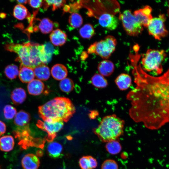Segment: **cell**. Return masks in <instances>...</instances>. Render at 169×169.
I'll list each match as a JSON object with an SVG mask.
<instances>
[{
  "label": "cell",
  "instance_id": "83f0119b",
  "mask_svg": "<svg viewBox=\"0 0 169 169\" xmlns=\"http://www.w3.org/2000/svg\"><path fill=\"white\" fill-rule=\"evenodd\" d=\"M83 19L80 14L77 13L71 14L69 17V22L70 25L73 28L80 27L83 23Z\"/></svg>",
  "mask_w": 169,
  "mask_h": 169
},
{
  "label": "cell",
  "instance_id": "9c48e42d",
  "mask_svg": "<svg viewBox=\"0 0 169 169\" xmlns=\"http://www.w3.org/2000/svg\"><path fill=\"white\" fill-rule=\"evenodd\" d=\"M152 11L151 8L146 5L142 8L135 11L133 13L143 27L147 28L153 18Z\"/></svg>",
  "mask_w": 169,
  "mask_h": 169
},
{
  "label": "cell",
  "instance_id": "e575fe53",
  "mask_svg": "<svg viewBox=\"0 0 169 169\" xmlns=\"http://www.w3.org/2000/svg\"><path fill=\"white\" fill-rule=\"evenodd\" d=\"M79 164L82 169H91L88 156H83L79 161Z\"/></svg>",
  "mask_w": 169,
  "mask_h": 169
},
{
  "label": "cell",
  "instance_id": "3957f363",
  "mask_svg": "<svg viewBox=\"0 0 169 169\" xmlns=\"http://www.w3.org/2000/svg\"><path fill=\"white\" fill-rule=\"evenodd\" d=\"M125 122L115 114L106 115L101 120L94 132L103 142L117 140L123 133Z\"/></svg>",
  "mask_w": 169,
  "mask_h": 169
},
{
  "label": "cell",
  "instance_id": "4fadbf2b",
  "mask_svg": "<svg viewBox=\"0 0 169 169\" xmlns=\"http://www.w3.org/2000/svg\"><path fill=\"white\" fill-rule=\"evenodd\" d=\"M115 69L114 64L108 59H104L98 64V69L100 74L104 76H108L113 72Z\"/></svg>",
  "mask_w": 169,
  "mask_h": 169
},
{
  "label": "cell",
  "instance_id": "e0dca14e",
  "mask_svg": "<svg viewBox=\"0 0 169 169\" xmlns=\"http://www.w3.org/2000/svg\"><path fill=\"white\" fill-rule=\"evenodd\" d=\"M31 120L29 113L23 110H21L16 113L14 119V124L21 127L28 126Z\"/></svg>",
  "mask_w": 169,
  "mask_h": 169
},
{
  "label": "cell",
  "instance_id": "f1b7e54d",
  "mask_svg": "<svg viewBox=\"0 0 169 169\" xmlns=\"http://www.w3.org/2000/svg\"><path fill=\"white\" fill-rule=\"evenodd\" d=\"M60 90L63 92L68 93L71 91L74 88L73 80L69 78H65L62 80L59 84Z\"/></svg>",
  "mask_w": 169,
  "mask_h": 169
},
{
  "label": "cell",
  "instance_id": "484cf974",
  "mask_svg": "<svg viewBox=\"0 0 169 169\" xmlns=\"http://www.w3.org/2000/svg\"><path fill=\"white\" fill-rule=\"evenodd\" d=\"M105 148L108 153L112 155H116L120 152L122 147L119 141L117 140L107 142Z\"/></svg>",
  "mask_w": 169,
  "mask_h": 169
},
{
  "label": "cell",
  "instance_id": "d6a6232c",
  "mask_svg": "<svg viewBox=\"0 0 169 169\" xmlns=\"http://www.w3.org/2000/svg\"><path fill=\"white\" fill-rule=\"evenodd\" d=\"M46 5L44 8H47L49 6H52V10L54 11L62 6L65 3L64 0H45L44 1Z\"/></svg>",
  "mask_w": 169,
  "mask_h": 169
},
{
  "label": "cell",
  "instance_id": "74e56055",
  "mask_svg": "<svg viewBox=\"0 0 169 169\" xmlns=\"http://www.w3.org/2000/svg\"><path fill=\"white\" fill-rule=\"evenodd\" d=\"M6 130V127L5 124L0 120V136L5 132Z\"/></svg>",
  "mask_w": 169,
  "mask_h": 169
},
{
  "label": "cell",
  "instance_id": "4dcf8cb0",
  "mask_svg": "<svg viewBox=\"0 0 169 169\" xmlns=\"http://www.w3.org/2000/svg\"><path fill=\"white\" fill-rule=\"evenodd\" d=\"M4 115L7 119H11L16 115L17 110L15 108L10 105H6L3 109Z\"/></svg>",
  "mask_w": 169,
  "mask_h": 169
},
{
  "label": "cell",
  "instance_id": "2e32d148",
  "mask_svg": "<svg viewBox=\"0 0 169 169\" xmlns=\"http://www.w3.org/2000/svg\"><path fill=\"white\" fill-rule=\"evenodd\" d=\"M115 82L120 90H125L128 89L131 86L132 79L128 74L122 73L117 77L115 79Z\"/></svg>",
  "mask_w": 169,
  "mask_h": 169
},
{
  "label": "cell",
  "instance_id": "8992f818",
  "mask_svg": "<svg viewBox=\"0 0 169 169\" xmlns=\"http://www.w3.org/2000/svg\"><path fill=\"white\" fill-rule=\"evenodd\" d=\"M119 18L120 20L124 29L128 35L136 36L140 34L143 27L130 10H126L120 13Z\"/></svg>",
  "mask_w": 169,
  "mask_h": 169
},
{
  "label": "cell",
  "instance_id": "ffe728a7",
  "mask_svg": "<svg viewBox=\"0 0 169 169\" xmlns=\"http://www.w3.org/2000/svg\"><path fill=\"white\" fill-rule=\"evenodd\" d=\"M26 94L25 90L21 88H16L12 92L11 98L13 103L15 105L22 104L25 100Z\"/></svg>",
  "mask_w": 169,
  "mask_h": 169
},
{
  "label": "cell",
  "instance_id": "d6986e66",
  "mask_svg": "<svg viewBox=\"0 0 169 169\" xmlns=\"http://www.w3.org/2000/svg\"><path fill=\"white\" fill-rule=\"evenodd\" d=\"M35 76L39 79L45 81L48 80L50 76L49 68L44 64H41L33 69Z\"/></svg>",
  "mask_w": 169,
  "mask_h": 169
},
{
  "label": "cell",
  "instance_id": "5bb4252c",
  "mask_svg": "<svg viewBox=\"0 0 169 169\" xmlns=\"http://www.w3.org/2000/svg\"><path fill=\"white\" fill-rule=\"evenodd\" d=\"M18 75L20 80L24 83H29L35 77L33 69L21 64Z\"/></svg>",
  "mask_w": 169,
  "mask_h": 169
},
{
  "label": "cell",
  "instance_id": "6da1fadb",
  "mask_svg": "<svg viewBox=\"0 0 169 169\" xmlns=\"http://www.w3.org/2000/svg\"><path fill=\"white\" fill-rule=\"evenodd\" d=\"M133 71L136 86L126 96L131 106V118L149 129H159L169 123V68L154 76L140 67Z\"/></svg>",
  "mask_w": 169,
  "mask_h": 169
},
{
  "label": "cell",
  "instance_id": "ac0fdd59",
  "mask_svg": "<svg viewBox=\"0 0 169 169\" xmlns=\"http://www.w3.org/2000/svg\"><path fill=\"white\" fill-rule=\"evenodd\" d=\"M53 77L57 80H61L67 76L68 71L66 67L61 64H57L54 65L51 69Z\"/></svg>",
  "mask_w": 169,
  "mask_h": 169
},
{
  "label": "cell",
  "instance_id": "ba28073f",
  "mask_svg": "<svg viewBox=\"0 0 169 169\" xmlns=\"http://www.w3.org/2000/svg\"><path fill=\"white\" fill-rule=\"evenodd\" d=\"M36 125L38 128L47 133V140L51 142L55 137L56 133L62 128L64 123L62 121L52 122L38 120Z\"/></svg>",
  "mask_w": 169,
  "mask_h": 169
},
{
  "label": "cell",
  "instance_id": "d590c367",
  "mask_svg": "<svg viewBox=\"0 0 169 169\" xmlns=\"http://www.w3.org/2000/svg\"><path fill=\"white\" fill-rule=\"evenodd\" d=\"M43 1L39 0H29L28 2L30 5L34 8H40L43 3Z\"/></svg>",
  "mask_w": 169,
  "mask_h": 169
},
{
  "label": "cell",
  "instance_id": "d4e9b609",
  "mask_svg": "<svg viewBox=\"0 0 169 169\" xmlns=\"http://www.w3.org/2000/svg\"><path fill=\"white\" fill-rule=\"evenodd\" d=\"M91 82L93 85L98 88H105L108 85V82L106 79L100 74H95L92 77Z\"/></svg>",
  "mask_w": 169,
  "mask_h": 169
},
{
  "label": "cell",
  "instance_id": "5b68a950",
  "mask_svg": "<svg viewBox=\"0 0 169 169\" xmlns=\"http://www.w3.org/2000/svg\"><path fill=\"white\" fill-rule=\"evenodd\" d=\"M117 44L115 37L108 35L104 39L90 45L88 49V53H94L103 59H107L115 50Z\"/></svg>",
  "mask_w": 169,
  "mask_h": 169
},
{
  "label": "cell",
  "instance_id": "4316f807",
  "mask_svg": "<svg viewBox=\"0 0 169 169\" xmlns=\"http://www.w3.org/2000/svg\"><path fill=\"white\" fill-rule=\"evenodd\" d=\"M81 37L84 38H90L95 34V30L93 26L88 23L84 25L79 30Z\"/></svg>",
  "mask_w": 169,
  "mask_h": 169
},
{
  "label": "cell",
  "instance_id": "8d00e7d4",
  "mask_svg": "<svg viewBox=\"0 0 169 169\" xmlns=\"http://www.w3.org/2000/svg\"><path fill=\"white\" fill-rule=\"evenodd\" d=\"M90 162V167L91 169L95 168L97 166V162L96 160L91 156H88Z\"/></svg>",
  "mask_w": 169,
  "mask_h": 169
},
{
  "label": "cell",
  "instance_id": "836d02e7",
  "mask_svg": "<svg viewBox=\"0 0 169 169\" xmlns=\"http://www.w3.org/2000/svg\"><path fill=\"white\" fill-rule=\"evenodd\" d=\"M116 162L112 159H107L104 161L102 164L101 169H118Z\"/></svg>",
  "mask_w": 169,
  "mask_h": 169
},
{
  "label": "cell",
  "instance_id": "8fae6325",
  "mask_svg": "<svg viewBox=\"0 0 169 169\" xmlns=\"http://www.w3.org/2000/svg\"><path fill=\"white\" fill-rule=\"evenodd\" d=\"M21 164L24 169H38L40 165V161L36 156L29 153L23 157Z\"/></svg>",
  "mask_w": 169,
  "mask_h": 169
},
{
  "label": "cell",
  "instance_id": "277c9868",
  "mask_svg": "<svg viewBox=\"0 0 169 169\" xmlns=\"http://www.w3.org/2000/svg\"><path fill=\"white\" fill-rule=\"evenodd\" d=\"M166 56L164 50L148 49L141 60L143 69L147 72H152L156 75L161 74L163 71L162 64Z\"/></svg>",
  "mask_w": 169,
  "mask_h": 169
},
{
  "label": "cell",
  "instance_id": "9a60e30c",
  "mask_svg": "<svg viewBox=\"0 0 169 169\" xmlns=\"http://www.w3.org/2000/svg\"><path fill=\"white\" fill-rule=\"evenodd\" d=\"M44 88L43 83L38 79H34L30 82L28 85V93L32 95H37L43 93Z\"/></svg>",
  "mask_w": 169,
  "mask_h": 169
},
{
  "label": "cell",
  "instance_id": "f35d334b",
  "mask_svg": "<svg viewBox=\"0 0 169 169\" xmlns=\"http://www.w3.org/2000/svg\"><path fill=\"white\" fill-rule=\"evenodd\" d=\"M17 1L19 4H26L28 2V1L26 0H17Z\"/></svg>",
  "mask_w": 169,
  "mask_h": 169
},
{
  "label": "cell",
  "instance_id": "ab89813d",
  "mask_svg": "<svg viewBox=\"0 0 169 169\" xmlns=\"http://www.w3.org/2000/svg\"></svg>",
  "mask_w": 169,
  "mask_h": 169
},
{
  "label": "cell",
  "instance_id": "cb8c5ba5",
  "mask_svg": "<svg viewBox=\"0 0 169 169\" xmlns=\"http://www.w3.org/2000/svg\"><path fill=\"white\" fill-rule=\"evenodd\" d=\"M38 26L41 33L47 34L53 31L54 24L53 21L49 18H44L40 20Z\"/></svg>",
  "mask_w": 169,
  "mask_h": 169
},
{
  "label": "cell",
  "instance_id": "603a6c76",
  "mask_svg": "<svg viewBox=\"0 0 169 169\" xmlns=\"http://www.w3.org/2000/svg\"><path fill=\"white\" fill-rule=\"evenodd\" d=\"M13 15L16 18L19 20H23L30 17V13L26 7L23 5L19 4L15 6Z\"/></svg>",
  "mask_w": 169,
  "mask_h": 169
},
{
  "label": "cell",
  "instance_id": "7c38bea8",
  "mask_svg": "<svg viewBox=\"0 0 169 169\" xmlns=\"http://www.w3.org/2000/svg\"><path fill=\"white\" fill-rule=\"evenodd\" d=\"M50 41L55 46H61L64 45L67 40V35L63 31L59 29L54 30L50 35Z\"/></svg>",
  "mask_w": 169,
  "mask_h": 169
},
{
  "label": "cell",
  "instance_id": "7402d4cb",
  "mask_svg": "<svg viewBox=\"0 0 169 169\" xmlns=\"http://www.w3.org/2000/svg\"><path fill=\"white\" fill-rule=\"evenodd\" d=\"M14 145V140L11 136L6 135L0 138V149L2 151L5 152L11 151Z\"/></svg>",
  "mask_w": 169,
  "mask_h": 169
},
{
  "label": "cell",
  "instance_id": "7a4b0ae2",
  "mask_svg": "<svg viewBox=\"0 0 169 169\" xmlns=\"http://www.w3.org/2000/svg\"><path fill=\"white\" fill-rule=\"evenodd\" d=\"M75 112L70 100L64 97H57L38 107L39 116L48 122L68 121Z\"/></svg>",
  "mask_w": 169,
  "mask_h": 169
},
{
  "label": "cell",
  "instance_id": "52a82bcc",
  "mask_svg": "<svg viewBox=\"0 0 169 169\" xmlns=\"http://www.w3.org/2000/svg\"><path fill=\"white\" fill-rule=\"evenodd\" d=\"M166 19V17L163 14L153 18L147 27L149 34L159 40L166 37L168 33L165 24Z\"/></svg>",
  "mask_w": 169,
  "mask_h": 169
},
{
  "label": "cell",
  "instance_id": "30bf717a",
  "mask_svg": "<svg viewBox=\"0 0 169 169\" xmlns=\"http://www.w3.org/2000/svg\"><path fill=\"white\" fill-rule=\"evenodd\" d=\"M98 21L101 26L110 30H115L119 23L118 19L116 17L107 13L101 14L98 18Z\"/></svg>",
  "mask_w": 169,
  "mask_h": 169
},
{
  "label": "cell",
  "instance_id": "44dd1931",
  "mask_svg": "<svg viewBox=\"0 0 169 169\" xmlns=\"http://www.w3.org/2000/svg\"><path fill=\"white\" fill-rule=\"evenodd\" d=\"M47 151L49 155L52 157L58 158L62 155L63 147L59 143L53 141L48 144Z\"/></svg>",
  "mask_w": 169,
  "mask_h": 169
},
{
  "label": "cell",
  "instance_id": "f546056e",
  "mask_svg": "<svg viewBox=\"0 0 169 169\" xmlns=\"http://www.w3.org/2000/svg\"><path fill=\"white\" fill-rule=\"evenodd\" d=\"M4 73L8 78L13 79L16 78L18 75L19 70L17 66L12 64L8 65L5 68Z\"/></svg>",
  "mask_w": 169,
  "mask_h": 169
},
{
  "label": "cell",
  "instance_id": "1f68e13d",
  "mask_svg": "<svg viewBox=\"0 0 169 169\" xmlns=\"http://www.w3.org/2000/svg\"><path fill=\"white\" fill-rule=\"evenodd\" d=\"M44 46L47 61L48 63L50 61L52 55L55 53V49L54 46L49 43H46Z\"/></svg>",
  "mask_w": 169,
  "mask_h": 169
}]
</instances>
